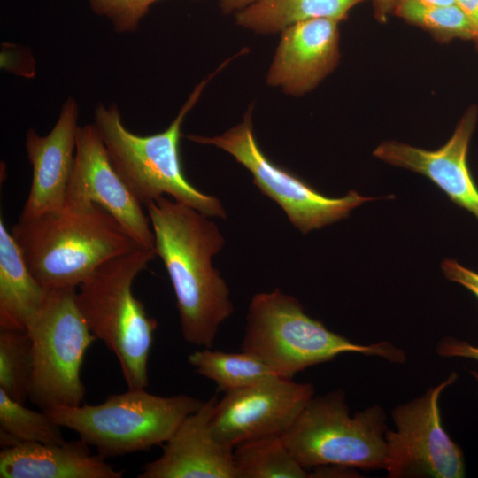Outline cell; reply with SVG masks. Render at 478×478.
<instances>
[{
  "label": "cell",
  "mask_w": 478,
  "mask_h": 478,
  "mask_svg": "<svg viewBox=\"0 0 478 478\" xmlns=\"http://www.w3.org/2000/svg\"><path fill=\"white\" fill-rule=\"evenodd\" d=\"M313 395L312 383L279 375L228 390L215 405L212 432L233 448L253 439L281 436Z\"/></svg>",
  "instance_id": "8fae6325"
},
{
  "label": "cell",
  "mask_w": 478,
  "mask_h": 478,
  "mask_svg": "<svg viewBox=\"0 0 478 478\" xmlns=\"http://www.w3.org/2000/svg\"><path fill=\"white\" fill-rule=\"evenodd\" d=\"M188 361L197 374L212 381L224 392L278 375L260 358L243 351L233 353L204 348L193 351Z\"/></svg>",
  "instance_id": "ffe728a7"
},
{
  "label": "cell",
  "mask_w": 478,
  "mask_h": 478,
  "mask_svg": "<svg viewBox=\"0 0 478 478\" xmlns=\"http://www.w3.org/2000/svg\"><path fill=\"white\" fill-rule=\"evenodd\" d=\"M81 439L63 443H19L0 452L1 478H121Z\"/></svg>",
  "instance_id": "e0dca14e"
},
{
  "label": "cell",
  "mask_w": 478,
  "mask_h": 478,
  "mask_svg": "<svg viewBox=\"0 0 478 478\" xmlns=\"http://www.w3.org/2000/svg\"><path fill=\"white\" fill-rule=\"evenodd\" d=\"M213 75L198 83L169 127L154 135L143 136L127 129L116 104L95 108L93 124L110 160L142 205L167 194L208 217L225 219L220 200L187 180L180 157L182 122Z\"/></svg>",
  "instance_id": "3957f363"
},
{
  "label": "cell",
  "mask_w": 478,
  "mask_h": 478,
  "mask_svg": "<svg viewBox=\"0 0 478 478\" xmlns=\"http://www.w3.org/2000/svg\"><path fill=\"white\" fill-rule=\"evenodd\" d=\"M444 276L471 291L478 298V273L471 270L455 259H444L442 263Z\"/></svg>",
  "instance_id": "484cf974"
},
{
  "label": "cell",
  "mask_w": 478,
  "mask_h": 478,
  "mask_svg": "<svg viewBox=\"0 0 478 478\" xmlns=\"http://www.w3.org/2000/svg\"><path fill=\"white\" fill-rule=\"evenodd\" d=\"M452 373L424 395L392 412L396 431L387 430L386 470L389 477L460 478L464 456L442 425L439 399L457 379Z\"/></svg>",
  "instance_id": "30bf717a"
},
{
  "label": "cell",
  "mask_w": 478,
  "mask_h": 478,
  "mask_svg": "<svg viewBox=\"0 0 478 478\" xmlns=\"http://www.w3.org/2000/svg\"><path fill=\"white\" fill-rule=\"evenodd\" d=\"M421 4H434V5H451L456 4L455 0H416Z\"/></svg>",
  "instance_id": "4dcf8cb0"
},
{
  "label": "cell",
  "mask_w": 478,
  "mask_h": 478,
  "mask_svg": "<svg viewBox=\"0 0 478 478\" xmlns=\"http://www.w3.org/2000/svg\"><path fill=\"white\" fill-rule=\"evenodd\" d=\"M398 0H374V18L380 22L387 21L389 16L394 12Z\"/></svg>",
  "instance_id": "f1b7e54d"
},
{
  "label": "cell",
  "mask_w": 478,
  "mask_h": 478,
  "mask_svg": "<svg viewBox=\"0 0 478 478\" xmlns=\"http://www.w3.org/2000/svg\"><path fill=\"white\" fill-rule=\"evenodd\" d=\"M33 373V350L26 331L0 330V389L25 403Z\"/></svg>",
  "instance_id": "cb8c5ba5"
},
{
  "label": "cell",
  "mask_w": 478,
  "mask_h": 478,
  "mask_svg": "<svg viewBox=\"0 0 478 478\" xmlns=\"http://www.w3.org/2000/svg\"><path fill=\"white\" fill-rule=\"evenodd\" d=\"M339 23L332 19H312L282 30L267 84L295 96L316 88L338 65Z\"/></svg>",
  "instance_id": "5bb4252c"
},
{
  "label": "cell",
  "mask_w": 478,
  "mask_h": 478,
  "mask_svg": "<svg viewBox=\"0 0 478 478\" xmlns=\"http://www.w3.org/2000/svg\"><path fill=\"white\" fill-rule=\"evenodd\" d=\"M76 288L49 289L37 317L27 329L33 350L28 398L42 410L79 405L85 395L81 370L96 340L82 316Z\"/></svg>",
  "instance_id": "ba28073f"
},
{
  "label": "cell",
  "mask_w": 478,
  "mask_h": 478,
  "mask_svg": "<svg viewBox=\"0 0 478 478\" xmlns=\"http://www.w3.org/2000/svg\"><path fill=\"white\" fill-rule=\"evenodd\" d=\"M79 106L68 97L61 106L50 132L42 136L34 128L26 135L25 146L32 167V181L20 218H29L64 207L74 165Z\"/></svg>",
  "instance_id": "2e32d148"
},
{
  "label": "cell",
  "mask_w": 478,
  "mask_h": 478,
  "mask_svg": "<svg viewBox=\"0 0 478 478\" xmlns=\"http://www.w3.org/2000/svg\"><path fill=\"white\" fill-rule=\"evenodd\" d=\"M385 418L378 405L351 417L344 394L338 390L312 397L281 437L305 469L322 466L385 469Z\"/></svg>",
  "instance_id": "52a82bcc"
},
{
  "label": "cell",
  "mask_w": 478,
  "mask_h": 478,
  "mask_svg": "<svg viewBox=\"0 0 478 478\" xmlns=\"http://www.w3.org/2000/svg\"><path fill=\"white\" fill-rule=\"evenodd\" d=\"M94 203L107 211L143 248L154 249V234L142 204L113 167L94 124L79 127L65 205Z\"/></svg>",
  "instance_id": "7c38bea8"
},
{
  "label": "cell",
  "mask_w": 478,
  "mask_h": 478,
  "mask_svg": "<svg viewBox=\"0 0 478 478\" xmlns=\"http://www.w3.org/2000/svg\"><path fill=\"white\" fill-rule=\"evenodd\" d=\"M49 289L30 272L21 251L0 220V328L27 331Z\"/></svg>",
  "instance_id": "ac0fdd59"
},
{
  "label": "cell",
  "mask_w": 478,
  "mask_h": 478,
  "mask_svg": "<svg viewBox=\"0 0 478 478\" xmlns=\"http://www.w3.org/2000/svg\"><path fill=\"white\" fill-rule=\"evenodd\" d=\"M242 351L255 355L279 376L302 370L346 352L405 361V353L389 342L362 345L328 329L307 315L301 304L279 289L256 294L246 317Z\"/></svg>",
  "instance_id": "5b68a950"
},
{
  "label": "cell",
  "mask_w": 478,
  "mask_h": 478,
  "mask_svg": "<svg viewBox=\"0 0 478 478\" xmlns=\"http://www.w3.org/2000/svg\"><path fill=\"white\" fill-rule=\"evenodd\" d=\"M155 256V250L138 246L113 258L76 293L88 327L117 358L128 389L148 386V359L158 322L135 297L133 283Z\"/></svg>",
  "instance_id": "277c9868"
},
{
  "label": "cell",
  "mask_w": 478,
  "mask_h": 478,
  "mask_svg": "<svg viewBox=\"0 0 478 478\" xmlns=\"http://www.w3.org/2000/svg\"><path fill=\"white\" fill-rule=\"evenodd\" d=\"M216 395L187 416L162 446L160 457L148 462L139 478H239L234 448L216 438L212 417Z\"/></svg>",
  "instance_id": "9a60e30c"
},
{
  "label": "cell",
  "mask_w": 478,
  "mask_h": 478,
  "mask_svg": "<svg viewBox=\"0 0 478 478\" xmlns=\"http://www.w3.org/2000/svg\"><path fill=\"white\" fill-rule=\"evenodd\" d=\"M188 139L211 144L232 155L247 168L253 183L276 202L289 221L305 234L349 216L356 207L375 198L350 190L341 197H329L312 188L298 176L273 163L260 150L254 133L251 109L241 123L213 137L188 135Z\"/></svg>",
  "instance_id": "9c48e42d"
},
{
  "label": "cell",
  "mask_w": 478,
  "mask_h": 478,
  "mask_svg": "<svg viewBox=\"0 0 478 478\" xmlns=\"http://www.w3.org/2000/svg\"><path fill=\"white\" fill-rule=\"evenodd\" d=\"M478 121V106L469 105L451 136L440 148L426 150L389 140L380 143L374 156L389 165L422 174L459 207L478 220V188L467 165V152Z\"/></svg>",
  "instance_id": "4fadbf2b"
},
{
  "label": "cell",
  "mask_w": 478,
  "mask_h": 478,
  "mask_svg": "<svg viewBox=\"0 0 478 478\" xmlns=\"http://www.w3.org/2000/svg\"><path fill=\"white\" fill-rule=\"evenodd\" d=\"M261 0H219L220 6L223 12L230 13L239 12Z\"/></svg>",
  "instance_id": "f546056e"
},
{
  "label": "cell",
  "mask_w": 478,
  "mask_h": 478,
  "mask_svg": "<svg viewBox=\"0 0 478 478\" xmlns=\"http://www.w3.org/2000/svg\"><path fill=\"white\" fill-rule=\"evenodd\" d=\"M93 12L104 16L119 34L137 30L150 6L158 0H87Z\"/></svg>",
  "instance_id": "d4e9b609"
},
{
  "label": "cell",
  "mask_w": 478,
  "mask_h": 478,
  "mask_svg": "<svg viewBox=\"0 0 478 478\" xmlns=\"http://www.w3.org/2000/svg\"><path fill=\"white\" fill-rule=\"evenodd\" d=\"M204 402L191 396L150 394L128 389L101 404L55 405L42 410L61 428L76 432L98 454L115 457L163 445Z\"/></svg>",
  "instance_id": "8992f818"
},
{
  "label": "cell",
  "mask_w": 478,
  "mask_h": 478,
  "mask_svg": "<svg viewBox=\"0 0 478 478\" xmlns=\"http://www.w3.org/2000/svg\"><path fill=\"white\" fill-rule=\"evenodd\" d=\"M366 0H261L237 12L236 23L258 34L281 32L306 19L342 21L351 8Z\"/></svg>",
  "instance_id": "d6986e66"
},
{
  "label": "cell",
  "mask_w": 478,
  "mask_h": 478,
  "mask_svg": "<svg viewBox=\"0 0 478 478\" xmlns=\"http://www.w3.org/2000/svg\"><path fill=\"white\" fill-rule=\"evenodd\" d=\"M393 13L428 32L441 43L473 39L469 22L457 4L434 5L416 0H398Z\"/></svg>",
  "instance_id": "603a6c76"
},
{
  "label": "cell",
  "mask_w": 478,
  "mask_h": 478,
  "mask_svg": "<svg viewBox=\"0 0 478 478\" xmlns=\"http://www.w3.org/2000/svg\"><path fill=\"white\" fill-rule=\"evenodd\" d=\"M30 272L48 289L76 288L100 266L139 245L100 205H64L12 227Z\"/></svg>",
  "instance_id": "7a4b0ae2"
},
{
  "label": "cell",
  "mask_w": 478,
  "mask_h": 478,
  "mask_svg": "<svg viewBox=\"0 0 478 478\" xmlns=\"http://www.w3.org/2000/svg\"><path fill=\"white\" fill-rule=\"evenodd\" d=\"M154 249L168 273L184 340L211 348L232 314L229 289L212 265L224 238L208 216L164 196L147 206Z\"/></svg>",
  "instance_id": "6da1fadb"
},
{
  "label": "cell",
  "mask_w": 478,
  "mask_h": 478,
  "mask_svg": "<svg viewBox=\"0 0 478 478\" xmlns=\"http://www.w3.org/2000/svg\"><path fill=\"white\" fill-rule=\"evenodd\" d=\"M439 355L444 357H462L478 361V347L454 338H445L437 346ZM478 379V374L472 372Z\"/></svg>",
  "instance_id": "4316f807"
},
{
  "label": "cell",
  "mask_w": 478,
  "mask_h": 478,
  "mask_svg": "<svg viewBox=\"0 0 478 478\" xmlns=\"http://www.w3.org/2000/svg\"><path fill=\"white\" fill-rule=\"evenodd\" d=\"M234 461L239 478L310 477L281 436L262 437L236 445Z\"/></svg>",
  "instance_id": "44dd1931"
},
{
  "label": "cell",
  "mask_w": 478,
  "mask_h": 478,
  "mask_svg": "<svg viewBox=\"0 0 478 478\" xmlns=\"http://www.w3.org/2000/svg\"><path fill=\"white\" fill-rule=\"evenodd\" d=\"M471 27L473 39L478 51V0H455Z\"/></svg>",
  "instance_id": "83f0119b"
},
{
  "label": "cell",
  "mask_w": 478,
  "mask_h": 478,
  "mask_svg": "<svg viewBox=\"0 0 478 478\" xmlns=\"http://www.w3.org/2000/svg\"><path fill=\"white\" fill-rule=\"evenodd\" d=\"M59 426L47 413L33 411L0 389V443L3 448L19 443H63Z\"/></svg>",
  "instance_id": "7402d4cb"
}]
</instances>
